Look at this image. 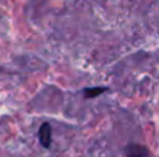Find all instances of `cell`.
Wrapping results in <instances>:
<instances>
[{"label":"cell","instance_id":"1","mask_svg":"<svg viewBox=\"0 0 159 157\" xmlns=\"http://www.w3.org/2000/svg\"><path fill=\"white\" fill-rule=\"evenodd\" d=\"M124 156L126 157H149V150L144 145L130 143L124 147Z\"/></svg>","mask_w":159,"mask_h":157},{"label":"cell","instance_id":"2","mask_svg":"<svg viewBox=\"0 0 159 157\" xmlns=\"http://www.w3.org/2000/svg\"><path fill=\"white\" fill-rule=\"evenodd\" d=\"M38 136H39V142H41V145L45 149L50 147V143H52V128H50L49 122H43L39 127Z\"/></svg>","mask_w":159,"mask_h":157},{"label":"cell","instance_id":"3","mask_svg":"<svg viewBox=\"0 0 159 157\" xmlns=\"http://www.w3.org/2000/svg\"><path fill=\"white\" fill-rule=\"evenodd\" d=\"M107 88L106 86H96V88H85L84 89V95L87 99H92V97H96L99 95H102L103 92H106Z\"/></svg>","mask_w":159,"mask_h":157}]
</instances>
